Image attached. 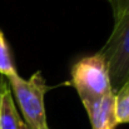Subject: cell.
<instances>
[{"instance_id":"obj_1","label":"cell","mask_w":129,"mask_h":129,"mask_svg":"<svg viewBox=\"0 0 129 129\" xmlns=\"http://www.w3.org/2000/svg\"><path fill=\"white\" fill-rule=\"evenodd\" d=\"M6 80L28 129H50L44 107V96L48 86L42 73H34L28 80L23 79L19 74L9 77Z\"/></svg>"},{"instance_id":"obj_2","label":"cell","mask_w":129,"mask_h":129,"mask_svg":"<svg viewBox=\"0 0 129 129\" xmlns=\"http://www.w3.org/2000/svg\"><path fill=\"white\" fill-rule=\"evenodd\" d=\"M70 73L72 85L75 88L82 102L96 99L114 91L108 64L99 51L74 63Z\"/></svg>"},{"instance_id":"obj_3","label":"cell","mask_w":129,"mask_h":129,"mask_svg":"<svg viewBox=\"0 0 129 129\" xmlns=\"http://www.w3.org/2000/svg\"><path fill=\"white\" fill-rule=\"evenodd\" d=\"M99 53L104 56L112 86L119 89L129 80V13L114 21V28Z\"/></svg>"},{"instance_id":"obj_7","label":"cell","mask_w":129,"mask_h":129,"mask_svg":"<svg viewBox=\"0 0 129 129\" xmlns=\"http://www.w3.org/2000/svg\"><path fill=\"white\" fill-rule=\"evenodd\" d=\"M16 74L18 72L11 58L9 44L4 37V33L0 29V75H3L4 78H9Z\"/></svg>"},{"instance_id":"obj_9","label":"cell","mask_w":129,"mask_h":129,"mask_svg":"<svg viewBox=\"0 0 129 129\" xmlns=\"http://www.w3.org/2000/svg\"><path fill=\"white\" fill-rule=\"evenodd\" d=\"M8 85H9V84H8L6 78H4L3 75H0V95H1V93L4 91V89H5Z\"/></svg>"},{"instance_id":"obj_6","label":"cell","mask_w":129,"mask_h":129,"mask_svg":"<svg viewBox=\"0 0 129 129\" xmlns=\"http://www.w3.org/2000/svg\"><path fill=\"white\" fill-rule=\"evenodd\" d=\"M115 117L118 124L129 123V80L115 93Z\"/></svg>"},{"instance_id":"obj_8","label":"cell","mask_w":129,"mask_h":129,"mask_svg":"<svg viewBox=\"0 0 129 129\" xmlns=\"http://www.w3.org/2000/svg\"><path fill=\"white\" fill-rule=\"evenodd\" d=\"M112 8L114 21L129 13V0H107Z\"/></svg>"},{"instance_id":"obj_5","label":"cell","mask_w":129,"mask_h":129,"mask_svg":"<svg viewBox=\"0 0 129 129\" xmlns=\"http://www.w3.org/2000/svg\"><path fill=\"white\" fill-rule=\"evenodd\" d=\"M0 129H28L15 107L9 85L0 95Z\"/></svg>"},{"instance_id":"obj_4","label":"cell","mask_w":129,"mask_h":129,"mask_svg":"<svg viewBox=\"0 0 129 129\" xmlns=\"http://www.w3.org/2000/svg\"><path fill=\"white\" fill-rule=\"evenodd\" d=\"M93 129H114L118 125L115 117V93L82 102Z\"/></svg>"}]
</instances>
